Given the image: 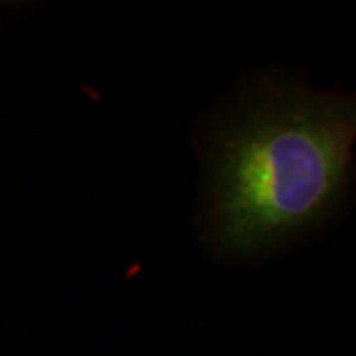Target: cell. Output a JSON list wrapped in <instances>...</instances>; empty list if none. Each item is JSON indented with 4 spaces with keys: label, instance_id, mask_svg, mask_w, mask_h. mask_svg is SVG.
Returning a JSON list of instances; mask_svg holds the SVG:
<instances>
[{
    "label": "cell",
    "instance_id": "cell-1",
    "mask_svg": "<svg viewBox=\"0 0 356 356\" xmlns=\"http://www.w3.org/2000/svg\"><path fill=\"white\" fill-rule=\"evenodd\" d=\"M356 133L350 95L261 76L212 121L202 228L229 255H254L317 226L348 184Z\"/></svg>",
    "mask_w": 356,
    "mask_h": 356
}]
</instances>
